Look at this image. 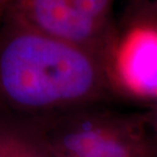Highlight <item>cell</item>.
Returning <instances> with one entry per match:
<instances>
[{
  "instance_id": "30bf717a",
  "label": "cell",
  "mask_w": 157,
  "mask_h": 157,
  "mask_svg": "<svg viewBox=\"0 0 157 157\" xmlns=\"http://www.w3.org/2000/svg\"><path fill=\"white\" fill-rule=\"evenodd\" d=\"M154 157H157V156H156V155H155V156H154Z\"/></svg>"
},
{
  "instance_id": "7a4b0ae2",
  "label": "cell",
  "mask_w": 157,
  "mask_h": 157,
  "mask_svg": "<svg viewBox=\"0 0 157 157\" xmlns=\"http://www.w3.org/2000/svg\"><path fill=\"white\" fill-rule=\"evenodd\" d=\"M50 157H154L141 119L94 107L23 119Z\"/></svg>"
},
{
  "instance_id": "9c48e42d",
  "label": "cell",
  "mask_w": 157,
  "mask_h": 157,
  "mask_svg": "<svg viewBox=\"0 0 157 157\" xmlns=\"http://www.w3.org/2000/svg\"><path fill=\"white\" fill-rule=\"evenodd\" d=\"M8 2H10V0H0V23H1L2 19H4L6 15L7 7H8Z\"/></svg>"
},
{
  "instance_id": "277c9868",
  "label": "cell",
  "mask_w": 157,
  "mask_h": 157,
  "mask_svg": "<svg viewBox=\"0 0 157 157\" xmlns=\"http://www.w3.org/2000/svg\"><path fill=\"white\" fill-rule=\"evenodd\" d=\"M114 89L157 99V26L134 25L119 36L111 61Z\"/></svg>"
},
{
  "instance_id": "52a82bcc",
  "label": "cell",
  "mask_w": 157,
  "mask_h": 157,
  "mask_svg": "<svg viewBox=\"0 0 157 157\" xmlns=\"http://www.w3.org/2000/svg\"><path fill=\"white\" fill-rule=\"evenodd\" d=\"M126 27L134 25L157 26V0H126Z\"/></svg>"
},
{
  "instance_id": "6da1fadb",
  "label": "cell",
  "mask_w": 157,
  "mask_h": 157,
  "mask_svg": "<svg viewBox=\"0 0 157 157\" xmlns=\"http://www.w3.org/2000/svg\"><path fill=\"white\" fill-rule=\"evenodd\" d=\"M114 90L111 65L91 51L0 23V114L35 119L94 107Z\"/></svg>"
},
{
  "instance_id": "5b68a950",
  "label": "cell",
  "mask_w": 157,
  "mask_h": 157,
  "mask_svg": "<svg viewBox=\"0 0 157 157\" xmlns=\"http://www.w3.org/2000/svg\"><path fill=\"white\" fill-rule=\"evenodd\" d=\"M0 157H50L28 124L0 114Z\"/></svg>"
},
{
  "instance_id": "ba28073f",
  "label": "cell",
  "mask_w": 157,
  "mask_h": 157,
  "mask_svg": "<svg viewBox=\"0 0 157 157\" xmlns=\"http://www.w3.org/2000/svg\"><path fill=\"white\" fill-rule=\"evenodd\" d=\"M150 139H151V143H152V148L155 150V154L157 156V99L155 100V106H154V109L151 112V115H150Z\"/></svg>"
},
{
  "instance_id": "8992f818",
  "label": "cell",
  "mask_w": 157,
  "mask_h": 157,
  "mask_svg": "<svg viewBox=\"0 0 157 157\" xmlns=\"http://www.w3.org/2000/svg\"><path fill=\"white\" fill-rule=\"evenodd\" d=\"M115 0H73L84 15L109 33L118 34L113 20V6Z\"/></svg>"
},
{
  "instance_id": "3957f363",
  "label": "cell",
  "mask_w": 157,
  "mask_h": 157,
  "mask_svg": "<svg viewBox=\"0 0 157 157\" xmlns=\"http://www.w3.org/2000/svg\"><path fill=\"white\" fill-rule=\"evenodd\" d=\"M5 17L48 37L91 51L109 65L120 36L91 21L73 0H10Z\"/></svg>"
}]
</instances>
